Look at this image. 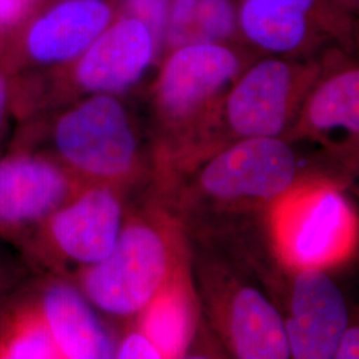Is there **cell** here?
Returning a JSON list of instances; mask_svg holds the SVG:
<instances>
[{
    "label": "cell",
    "mask_w": 359,
    "mask_h": 359,
    "mask_svg": "<svg viewBox=\"0 0 359 359\" xmlns=\"http://www.w3.org/2000/svg\"><path fill=\"white\" fill-rule=\"evenodd\" d=\"M245 67L246 50L240 43L200 41L167 52L152 86L160 126L172 135L205 127Z\"/></svg>",
    "instance_id": "obj_1"
},
{
    "label": "cell",
    "mask_w": 359,
    "mask_h": 359,
    "mask_svg": "<svg viewBox=\"0 0 359 359\" xmlns=\"http://www.w3.org/2000/svg\"><path fill=\"white\" fill-rule=\"evenodd\" d=\"M52 144L62 167L95 185L126 181L139 161L136 130L115 95L92 93L68 109L53 127Z\"/></svg>",
    "instance_id": "obj_2"
},
{
    "label": "cell",
    "mask_w": 359,
    "mask_h": 359,
    "mask_svg": "<svg viewBox=\"0 0 359 359\" xmlns=\"http://www.w3.org/2000/svg\"><path fill=\"white\" fill-rule=\"evenodd\" d=\"M321 71L316 57L266 56L233 81L215 120L233 137H281L293 127L309 90Z\"/></svg>",
    "instance_id": "obj_3"
},
{
    "label": "cell",
    "mask_w": 359,
    "mask_h": 359,
    "mask_svg": "<svg viewBox=\"0 0 359 359\" xmlns=\"http://www.w3.org/2000/svg\"><path fill=\"white\" fill-rule=\"evenodd\" d=\"M238 34L244 46L266 56L313 57L327 44L351 53L354 16L333 0H240Z\"/></svg>",
    "instance_id": "obj_4"
},
{
    "label": "cell",
    "mask_w": 359,
    "mask_h": 359,
    "mask_svg": "<svg viewBox=\"0 0 359 359\" xmlns=\"http://www.w3.org/2000/svg\"><path fill=\"white\" fill-rule=\"evenodd\" d=\"M170 249L152 224L136 219L123 226L114 249L81 273V292L104 313H142L169 283Z\"/></svg>",
    "instance_id": "obj_5"
},
{
    "label": "cell",
    "mask_w": 359,
    "mask_h": 359,
    "mask_svg": "<svg viewBox=\"0 0 359 359\" xmlns=\"http://www.w3.org/2000/svg\"><path fill=\"white\" fill-rule=\"evenodd\" d=\"M298 161L283 137L238 139L215 154L197 175V191L216 205H264L294 185Z\"/></svg>",
    "instance_id": "obj_6"
},
{
    "label": "cell",
    "mask_w": 359,
    "mask_h": 359,
    "mask_svg": "<svg viewBox=\"0 0 359 359\" xmlns=\"http://www.w3.org/2000/svg\"><path fill=\"white\" fill-rule=\"evenodd\" d=\"M292 194L277 209L283 256L299 269H322L341 259L354 237V216L346 198L330 187Z\"/></svg>",
    "instance_id": "obj_7"
},
{
    "label": "cell",
    "mask_w": 359,
    "mask_h": 359,
    "mask_svg": "<svg viewBox=\"0 0 359 359\" xmlns=\"http://www.w3.org/2000/svg\"><path fill=\"white\" fill-rule=\"evenodd\" d=\"M41 224L59 256L90 266L114 249L123 229V205L114 187L96 184L79 191Z\"/></svg>",
    "instance_id": "obj_8"
},
{
    "label": "cell",
    "mask_w": 359,
    "mask_h": 359,
    "mask_svg": "<svg viewBox=\"0 0 359 359\" xmlns=\"http://www.w3.org/2000/svg\"><path fill=\"white\" fill-rule=\"evenodd\" d=\"M79 191L76 177L47 156L20 154L0 160V231L40 225Z\"/></svg>",
    "instance_id": "obj_9"
},
{
    "label": "cell",
    "mask_w": 359,
    "mask_h": 359,
    "mask_svg": "<svg viewBox=\"0 0 359 359\" xmlns=\"http://www.w3.org/2000/svg\"><path fill=\"white\" fill-rule=\"evenodd\" d=\"M283 321L290 357L330 359L348 326V311L332 277L320 268H306L295 277L290 316Z\"/></svg>",
    "instance_id": "obj_10"
},
{
    "label": "cell",
    "mask_w": 359,
    "mask_h": 359,
    "mask_svg": "<svg viewBox=\"0 0 359 359\" xmlns=\"http://www.w3.org/2000/svg\"><path fill=\"white\" fill-rule=\"evenodd\" d=\"M157 56L149 28L136 18L123 16L77 57L74 79L86 92L116 95L136 86Z\"/></svg>",
    "instance_id": "obj_11"
},
{
    "label": "cell",
    "mask_w": 359,
    "mask_h": 359,
    "mask_svg": "<svg viewBox=\"0 0 359 359\" xmlns=\"http://www.w3.org/2000/svg\"><path fill=\"white\" fill-rule=\"evenodd\" d=\"M321 71L308 92L295 118L293 129L327 140L344 135L357 142L359 135V69L350 53L339 47H327L321 59Z\"/></svg>",
    "instance_id": "obj_12"
},
{
    "label": "cell",
    "mask_w": 359,
    "mask_h": 359,
    "mask_svg": "<svg viewBox=\"0 0 359 359\" xmlns=\"http://www.w3.org/2000/svg\"><path fill=\"white\" fill-rule=\"evenodd\" d=\"M60 357L103 359L115 357L116 345L90 302L65 281L46 283L34 301Z\"/></svg>",
    "instance_id": "obj_13"
},
{
    "label": "cell",
    "mask_w": 359,
    "mask_h": 359,
    "mask_svg": "<svg viewBox=\"0 0 359 359\" xmlns=\"http://www.w3.org/2000/svg\"><path fill=\"white\" fill-rule=\"evenodd\" d=\"M112 20L107 0H65L31 28L28 51L44 65L77 59Z\"/></svg>",
    "instance_id": "obj_14"
},
{
    "label": "cell",
    "mask_w": 359,
    "mask_h": 359,
    "mask_svg": "<svg viewBox=\"0 0 359 359\" xmlns=\"http://www.w3.org/2000/svg\"><path fill=\"white\" fill-rule=\"evenodd\" d=\"M233 354L243 359L290 357L285 321L269 298L250 285H238L221 314Z\"/></svg>",
    "instance_id": "obj_15"
},
{
    "label": "cell",
    "mask_w": 359,
    "mask_h": 359,
    "mask_svg": "<svg viewBox=\"0 0 359 359\" xmlns=\"http://www.w3.org/2000/svg\"><path fill=\"white\" fill-rule=\"evenodd\" d=\"M234 0H170L163 52L200 43H241Z\"/></svg>",
    "instance_id": "obj_16"
},
{
    "label": "cell",
    "mask_w": 359,
    "mask_h": 359,
    "mask_svg": "<svg viewBox=\"0 0 359 359\" xmlns=\"http://www.w3.org/2000/svg\"><path fill=\"white\" fill-rule=\"evenodd\" d=\"M170 280L142 311L140 327L160 350L163 358L181 357L189 346L192 337L188 302L182 289L173 286Z\"/></svg>",
    "instance_id": "obj_17"
},
{
    "label": "cell",
    "mask_w": 359,
    "mask_h": 359,
    "mask_svg": "<svg viewBox=\"0 0 359 359\" xmlns=\"http://www.w3.org/2000/svg\"><path fill=\"white\" fill-rule=\"evenodd\" d=\"M0 357L11 359L62 358L35 305L18 313L0 338Z\"/></svg>",
    "instance_id": "obj_18"
},
{
    "label": "cell",
    "mask_w": 359,
    "mask_h": 359,
    "mask_svg": "<svg viewBox=\"0 0 359 359\" xmlns=\"http://www.w3.org/2000/svg\"><path fill=\"white\" fill-rule=\"evenodd\" d=\"M169 7L170 0H126V16L136 18L149 28L156 40L158 55L163 52Z\"/></svg>",
    "instance_id": "obj_19"
},
{
    "label": "cell",
    "mask_w": 359,
    "mask_h": 359,
    "mask_svg": "<svg viewBox=\"0 0 359 359\" xmlns=\"http://www.w3.org/2000/svg\"><path fill=\"white\" fill-rule=\"evenodd\" d=\"M115 357L118 359L163 358L160 350L142 330L128 334L118 347H116Z\"/></svg>",
    "instance_id": "obj_20"
},
{
    "label": "cell",
    "mask_w": 359,
    "mask_h": 359,
    "mask_svg": "<svg viewBox=\"0 0 359 359\" xmlns=\"http://www.w3.org/2000/svg\"><path fill=\"white\" fill-rule=\"evenodd\" d=\"M334 358H359V330L357 326H347L346 330L339 338Z\"/></svg>",
    "instance_id": "obj_21"
},
{
    "label": "cell",
    "mask_w": 359,
    "mask_h": 359,
    "mask_svg": "<svg viewBox=\"0 0 359 359\" xmlns=\"http://www.w3.org/2000/svg\"><path fill=\"white\" fill-rule=\"evenodd\" d=\"M23 10V0H0V25L11 23Z\"/></svg>",
    "instance_id": "obj_22"
},
{
    "label": "cell",
    "mask_w": 359,
    "mask_h": 359,
    "mask_svg": "<svg viewBox=\"0 0 359 359\" xmlns=\"http://www.w3.org/2000/svg\"><path fill=\"white\" fill-rule=\"evenodd\" d=\"M6 105H7V83H6L4 77L0 75V130H1L3 120H4Z\"/></svg>",
    "instance_id": "obj_23"
},
{
    "label": "cell",
    "mask_w": 359,
    "mask_h": 359,
    "mask_svg": "<svg viewBox=\"0 0 359 359\" xmlns=\"http://www.w3.org/2000/svg\"><path fill=\"white\" fill-rule=\"evenodd\" d=\"M334 3L350 15H357L359 11V0H333Z\"/></svg>",
    "instance_id": "obj_24"
},
{
    "label": "cell",
    "mask_w": 359,
    "mask_h": 359,
    "mask_svg": "<svg viewBox=\"0 0 359 359\" xmlns=\"http://www.w3.org/2000/svg\"><path fill=\"white\" fill-rule=\"evenodd\" d=\"M3 283H4V270H3L1 265H0V289L3 286Z\"/></svg>",
    "instance_id": "obj_25"
}]
</instances>
